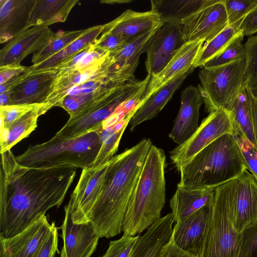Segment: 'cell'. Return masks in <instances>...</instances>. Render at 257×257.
<instances>
[{
  "mask_svg": "<svg viewBox=\"0 0 257 257\" xmlns=\"http://www.w3.org/2000/svg\"><path fill=\"white\" fill-rule=\"evenodd\" d=\"M247 87L253 97L257 99V84L251 87H248L247 86Z\"/></svg>",
  "mask_w": 257,
  "mask_h": 257,
  "instance_id": "obj_50",
  "label": "cell"
},
{
  "mask_svg": "<svg viewBox=\"0 0 257 257\" xmlns=\"http://www.w3.org/2000/svg\"><path fill=\"white\" fill-rule=\"evenodd\" d=\"M106 54L90 66L58 70L51 92L44 103L43 109L45 113L52 107L57 106L70 88L82 83L95 74L102 66Z\"/></svg>",
  "mask_w": 257,
  "mask_h": 257,
  "instance_id": "obj_27",
  "label": "cell"
},
{
  "mask_svg": "<svg viewBox=\"0 0 257 257\" xmlns=\"http://www.w3.org/2000/svg\"><path fill=\"white\" fill-rule=\"evenodd\" d=\"M174 222L172 212L161 217L139 235L129 257H161L171 240Z\"/></svg>",
  "mask_w": 257,
  "mask_h": 257,
  "instance_id": "obj_24",
  "label": "cell"
},
{
  "mask_svg": "<svg viewBox=\"0 0 257 257\" xmlns=\"http://www.w3.org/2000/svg\"><path fill=\"white\" fill-rule=\"evenodd\" d=\"M159 27L146 31L130 39L119 48L107 52L109 70L130 79H135L134 73L140 55L145 52L150 40Z\"/></svg>",
  "mask_w": 257,
  "mask_h": 257,
  "instance_id": "obj_20",
  "label": "cell"
},
{
  "mask_svg": "<svg viewBox=\"0 0 257 257\" xmlns=\"http://www.w3.org/2000/svg\"><path fill=\"white\" fill-rule=\"evenodd\" d=\"M138 237L123 234L120 238L109 242L107 250L101 257H129Z\"/></svg>",
  "mask_w": 257,
  "mask_h": 257,
  "instance_id": "obj_41",
  "label": "cell"
},
{
  "mask_svg": "<svg viewBox=\"0 0 257 257\" xmlns=\"http://www.w3.org/2000/svg\"><path fill=\"white\" fill-rule=\"evenodd\" d=\"M128 41L118 35L101 33L100 37L93 43V46L97 50L104 52H109L119 48Z\"/></svg>",
  "mask_w": 257,
  "mask_h": 257,
  "instance_id": "obj_43",
  "label": "cell"
},
{
  "mask_svg": "<svg viewBox=\"0 0 257 257\" xmlns=\"http://www.w3.org/2000/svg\"><path fill=\"white\" fill-rule=\"evenodd\" d=\"M228 26L223 0L218 1L193 14L182 23L185 42L211 41Z\"/></svg>",
  "mask_w": 257,
  "mask_h": 257,
  "instance_id": "obj_13",
  "label": "cell"
},
{
  "mask_svg": "<svg viewBox=\"0 0 257 257\" xmlns=\"http://www.w3.org/2000/svg\"><path fill=\"white\" fill-rule=\"evenodd\" d=\"M185 43L182 25L163 23L153 35L146 49L148 74L153 77L163 70Z\"/></svg>",
  "mask_w": 257,
  "mask_h": 257,
  "instance_id": "obj_12",
  "label": "cell"
},
{
  "mask_svg": "<svg viewBox=\"0 0 257 257\" xmlns=\"http://www.w3.org/2000/svg\"><path fill=\"white\" fill-rule=\"evenodd\" d=\"M104 26L97 25L87 28L77 39L61 51L45 60L30 67L33 70L56 69L60 65L88 48L102 33Z\"/></svg>",
  "mask_w": 257,
  "mask_h": 257,
  "instance_id": "obj_31",
  "label": "cell"
},
{
  "mask_svg": "<svg viewBox=\"0 0 257 257\" xmlns=\"http://www.w3.org/2000/svg\"><path fill=\"white\" fill-rule=\"evenodd\" d=\"M55 225L46 239L33 257H55L58 249V230Z\"/></svg>",
  "mask_w": 257,
  "mask_h": 257,
  "instance_id": "obj_44",
  "label": "cell"
},
{
  "mask_svg": "<svg viewBox=\"0 0 257 257\" xmlns=\"http://www.w3.org/2000/svg\"><path fill=\"white\" fill-rule=\"evenodd\" d=\"M161 257H198L177 247L171 238Z\"/></svg>",
  "mask_w": 257,
  "mask_h": 257,
  "instance_id": "obj_48",
  "label": "cell"
},
{
  "mask_svg": "<svg viewBox=\"0 0 257 257\" xmlns=\"http://www.w3.org/2000/svg\"><path fill=\"white\" fill-rule=\"evenodd\" d=\"M1 257V256H0Z\"/></svg>",
  "mask_w": 257,
  "mask_h": 257,
  "instance_id": "obj_51",
  "label": "cell"
},
{
  "mask_svg": "<svg viewBox=\"0 0 257 257\" xmlns=\"http://www.w3.org/2000/svg\"><path fill=\"white\" fill-rule=\"evenodd\" d=\"M237 179L214 189L207 230L201 257H237L240 233L233 222Z\"/></svg>",
  "mask_w": 257,
  "mask_h": 257,
  "instance_id": "obj_6",
  "label": "cell"
},
{
  "mask_svg": "<svg viewBox=\"0 0 257 257\" xmlns=\"http://www.w3.org/2000/svg\"><path fill=\"white\" fill-rule=\"evenodd\" d=\"M99 130V126L71 139L52 137L46 142L29 146L15 159L20 165L31 168H91L101 147Z\"/></svg>",
  "mask_w": 257,
  "mask_h": 257,
  "instance_id": "obj_5",
  "label": "cell"
},
{
  "mask_svg": "<svg viewBox=\"0 0 257 257\" xmlns=\"http://www.w3.org/2000/svg\"><path fill=\"white\" fill-rule=\"evenodd\" d=\"M54 34L47 26H35L25 30L0 50V66L21 65L27 56L45 46Z\"/></svg>",
  "mask_w": 257,
  "mask_h": 257,
  "instance_id": "obj_17",
  "label": "cell"
},
{
  "mask_svg": "<svg viewBox=\"0 0 257 257\" xmlns=\"http://www.w3.org/2000/svg\"><path fill=\"white\" fill-rule=\"evenodd\" d=\"M246 87L251 103L253 129L255 135V138L256 143L257 149V99L255 98L250 93L248 88Z\"/></svg>",
  "mask_w": 257,
  "mask_h": 257,
  "instance_id": "obj_49",
  "label": "cell"
},
{
  "mask_svg": "<svg viewBox=\"0 0 257 257\" xmlns=\"http://www.w3.org/2000/svg\"><path fill=\"white\" fill-rule=\"evenodd\" d=\"M227 110L232 115L233 133L256 149L251 103L246 86L242 87Z\"/></svg>",
  "mask_w": 257,
  "mask_h": 257,
  "instance_id": "obj_32",
  "label": "cell"
},
{
  "mask_svg": "<svg viewBox=\"0 0 257 257\" xmlns=\"http://www.w3.org/2000/svg\"><path fill=\"white\" fill-rule=\"evenodd\" d=\"M247 170L233 134H225L207 146L178 170L177 187L215 189L237 179Z\"/></svg>",
  "mask_w": 257,
  "mask_h": 257,
  "instance_id": "obj_3",
  "label": "cell"
},
{
  "mask_svg": "<svg viewBox=\"0 0 257 257\" xmlns=\"http://www.w3.org/2000/svg\"><path fill=\"white\" fill-rule=\"evenodd\" d=\"M204 43L196 41L185 42L174 55L164 69L151 77L139 105L160 87L182 73L195 66L194 64Z\"/></svg>",
  "mask_w": 257,
  "mask_h": 257,
  "instance_id": "obj_19",
  "label": "cell"
},
{
  "mask_svg": "<svg viewBox=\"0 0 257 257\" xmlns=\"http://www.w3.org/2000/svg\"><path fill=\"white\" fill-rule=\"evenodd\" d=\"M55 225L43 215L21 233L10 238L0 237V256L33 257Z\"/></svg>",
  "mask_w": 257,
  "mask_h": 257,
  "instance_id": "obj_14",
  "label": "cell"
},
{
  "mask_svg": "<svg viewBox=\"0 0 257 257\" xmlns=\"http://www.w3.org/2000/svg\"><path fill=\"white\" fill-rule=\"evenodd\" d=\"M237 257H257V221L240 232Z\"/></svg>",
  "mask_w": 257,
  "mask_h": 257,
  "instance_id": "obj_40",
  "label": "cell"
},
{
  "mask_svg": "<svg viewBox=\"0 0 257 257\" xmlns=\"http://www.w3.org/2000/svg\"><path fill=\"white\" fill-rule=\"evenodd\" d=\"M151 78L148 74L142 80L134 79L112 88L80 112L70 116L53 138L71 139L95 131L98 126L121 106L132 100L141 99Z\"/></svg>",
  "mask_w": 257,
  "mask_h": 257,
  "instance_id": "obj_7",
  "label": "cell"
},
{
  "mask_svg": "<svg viewBox=\"0 0 257 257\" xmlns=\"http://www.w3.org/2000/svg\"><path fill=\"white\" fill-rule=\"evenodd\" d=\"M42 104H14L0 106L1 131L8 129L15 121Z\"/></svg>",
  "mask_w": 257,
  "mask_h": 257,
  "instance_id": "obj_39",
  "label": "cell"
},
{
  "mask_svg": "<svg viewBox=\"0 0 257 257\" xmlns=\"http://www.w3.org/2000/svg\"><path fill=\"white\" fill-rule=\"evenodd\" d=\"M164 151L152 145L146 157L135 191L123 219V234L134 236L161 218L166 201Z\"/></svg>",
  "mask_w": 257,
  "mask_h": 257,
  "instance_id": "obj_4",
  "label": "cell"
},
{
  "mask_svg": "<svg viewBox=\"0 0 257 257\" xmlns=\"http://www.w3.org/2000/svg\"><path fill=\"white\" fill-rule=\"evenodd\" d=\"M227 134H233L231 112L225 109L212 111L191 137L170 152V159L178 170L201 150Z\"/></svg>",
  "mask_w": 257,
  "mask_h": 257,
  "instance_id": "obj_9",
  "label": "cell"
},
{
  "mask_svg": "<svg viewBox=\"0 0 257 257\" xmlns=\"http://www.w3.org/2000/svg\"><path fill=\"white\" fill-rule=\"evenodd\" d=\"M245 86L251 87L257 84V35L249 37L245 43Z\"/></svg>",
  "mask_w": 257,
  "mask_h": 257,
  "instance_id": "obj_37",
  "label": "cell"
},
{
  "mask_svg": "<svg viewBox=\"0 0 257 257\" xmlns=\"http://www.w3.org/2000/svg\"><path fill=\"white\" fill-rule=\"evenodd\" d=\"M85 30L86 29L54 33L49 41L34 54L32 59V63L33 64H38L61 51L81 36Z\"/></svg>",
  "mask_w": 257,
  "mask_h": 257,
  "instance_id": "obj_35",
  "label": "cell"
},
{
  "mask_svg": "<svg viewBox=\"0 0 257 257\" xmlns=\"http://www.w3.org/2000/svg\"><path fill=\"white\" fill-rule=\"evenodd\" d=\"M238 29L244 36L257 32V5L240 21Z\"/></svg>",
  "mask_w": 257,
  "mask_h": 257,
  "instance_id": "obj_45",
  "label": "cell"
},
{
  "mask_svg": "<svg viewBox=\"0 0 257 257\" xmlns=\"http://www.w3.org/2000/svg\"><path fill=\"white\" fill-rule=\"evenodd\" d=\"M152 145L150 139H144L110 160L103 189L89 217L99 238H109L122 231L127 208Z\"/></svg>",
  "mask_w": 257,
  "mask_h": 257,
  "instance_id": "obj_2",
  "label": "cell"
},
{
  "mask_svg": "<svg viewBox=\"0 0 257 257\" xmlns=\"http://www.w3.org/2000/svg\"><path fill=\"white\" fill-rule=\"evenodd\" d=\"M60 228L63 239L60 257H90L95 250L99 237L91 223H74L68 206L65 207V217Z\"/></svg>",
  "mask_w": 257,
  "mask_h": 257,
  "instance_id": "obj_15",
  "label": "cell"
},
{
  "mask_svg": "<svg viewBox=\"0 0 257 257\" xmlns=\"http://www.w3.org/2000/svg\"><path fill=\"white\" fill-rule=\"evenodd\" d=\"M195 68L194 66L175 77L160 87L143 102L138 107L130 121V131H133L141 123L156 116Z\"/></svg>",
  "mask_w": 257,
  "mask_h": 257,
  "instance_id": "obj_26",
  "label": "cell"
},
{
  "mask_svg": "<svg viewBox=\"0 0 257 257\" xmlns=\"http://www.w3.org/2000/svg\"><path fill=\"white\" fill-rule=\"evenodd\" d=\"M110 160L96 168L82 170L67 205L74 223L89 222L91 211L103 189Z\"/></svg>",
  "mask_w": 257,
  "mask_h": 257,
  "instance_id": "obj_11",
  "label": "cell"
},
{
  "mask_svg": "<svg viewBox=\"0 0 257 257\" xmlns=\"http://www.w3.org/2000/svg\"><path fill=\"white\" fill-rule=\"evenodd\" d=\"M245 55L230 63L212 68L203 67L199 72L200 91L205 108L210 113L227 109L243 87Z\"/></svg>",
  "mask_w": 257,
  "mask_h": 257,
  "instance_id": "obj_8",
  "label": "cell"
},
{
  "mask_svg": "<svg viewBox=\"0 0 257 257\" xmlns=\"http://www.w3.org/2000/svg\"><path fill=\"white\" fill-rule=\"evenodd\" d=\"M233 135L242 152L247 170L257 179V149L243 138L234 133Z\"/></svg>",
  "mask_w": 257,
  "mask_h": 257,
  "instance_id": "obj_42",
  "label": "cell"
},
{
  "mask_svg": "<svg viewBox=\"0 0 257 257\" xmlns=\"http://www.w3.org/2000/svg\"><path fill=\"white\" fill-rule=\"evenodd\" d=\"M233 222L237 232L257 221V179L247 170L237 178Z\"/></svg>",
  "mask_w": 257,
  "mask_h": 257,
  "instance_id": "obj_22",
  "label": "cell"
},
{
  "mask_svg": "<svg viewBox=\"0 0 257 257\" xmlns=\"http://www.w3.org/2000/svg\"><path fill=\"white\" fill-rule=\"evenodd\" d=\"M239 24L227 26L209 42L204 43L195 61V67H203L208 61L220 53L240 31Z\"/></svg>",
  "mask_w": 257,
  "mask_h": 257,
  "instance_id": "obj_34",
  "label": "cell"
},
{
  "mask_svg": "<svg viewBox=\"0 0 257 257\" xmlns=\"http://www.w3.org/2000/svg\"><path fill=\"white\" fill-rule=\"evenodd\" d=\"M243 37L240 31L220 53L206 62L203 67L223 66L243 57L245 55V44L242 43Z\"/></svg>",
  "mask_w": 257,
  "mask_h": 257,
  "instance_id": "obj_36",
  "label": "cell"
},
{
  "mask_svg": "<svg viewBox=\"0 0 257 257\" xmlns=\"http://www.w3.org/2000/svg\"><path fill=\"white\" fill-rule=\"evenodd\" d=\"M78 0H35L29 22L31 28L47 26L67 20Z\"/></svg>",
  "mask_w": 257,
  "mask_h": 257,
  "instance_id": "obj_30",
  "label": "cell"
},
{
  "mask_svg": "<svg viewBox=\"0 0 257 257\" xmlns=\"http://www.w3.org/2000/svg\"><path fill=\"white\" fill-rule=\"evenodd\" d=\"M163 23L151 10L144 12L127 10L113 21L103 25L102 33H112L128 40L150 29L158 28Z\"/></svg>",
  "mask_w": 257,
  "mask_h": 257,
  "instance_id": "obj_25",
  "label": "cell"
},
{
  "mask_svg": "<svg viewBox=\"0 0 257 257\" xmlns=\"http://www.w3.org/2000/svg\"><path fill=\"white\" fill-rule=\"evenodd\" d=\"M44 103L29 111L15 121L8 129L1 131V154L11 149L28 137L37 127L38 117L45 113Z\"/></svg>",
  "mask_w": 257,
  "mask_h": 257,
  "instance_id": "obj_33",
  "label": "cell"
},
{
  "mask_svg": "<svg viewBox=\"0 0 257 257\" xmlns=\"http://www.w3.org/2000/svg\"><path fill=\"white\" fill-rule=\"evenodd\" d=\"M32 69L28 67V69L21 74L13 77L7 82L0 84V94L7 93H10L18 85L21 83L28 76Z\"/></svg>",
  "mask_w": 257,
  "mask_h": 257,
  "instance_id": "obj_47",
  "label": "cell"
},
{
  "mask_svg": "<svg viewBox=\"0 0 257 257\" xmlns=\"http://www.w3.org/2000/svg\"><path fill=\"white\" fill-rule=\"evenodd\" d=\"M211 204L203 207L176 222L173 228L171 239L177 247L185 252L201 257Z\"/></svg>",
  "mask_w": 257,
  "mask_h": 257,
  "instance_id": "obj_16",
  "label": "cell"
},
{
  "mask_svg": "<svg viewBox=\"0 0 257 257\" xmlns=\"http://www.w3.org/2000/svg\"><path fill=\"white\" fill-rule=\"evenodd\" d=\"M203 103L198 87L190 85L182 91L180 108L169 134L170 138L178 145L186 141L198 128L200 109Z\"/></svg>",
  "mask_w": 257,
  "mask_h": 257,
  "instance_id": "obj_18",
  "label": "cell"
},
{
  "mask_svg": "<svg viewBox=\"0 0 257 257\" xmlns=\"http://www.w3.org/2000/svg\"><path fill=\"white\" fill-rule=\"evenodd\" d=\"M28 69L21 65H11L0 66V84L21 74Z\"/></svg>",
  "mask_w": 257,
  "mask_h": 257,
  "instance_id": "obj_46",
  "label": "cell"
},
{
  "mask_svg": "<svg viewBox=\"0 0 257 257\" xmlns=\"http://www.w3.org/2000/svg\"><path fill=\"white\" fill-rule=\"evenodd\" d=\"M218 0H153L151 11L163 23L182 25L183 21Z\"/></svg>",
  "mask_w": 257,
  "mask_h": 257,
  "instance_id": "obj_29",
  "label": "cell"
},
{
  "mask_svg": "<svg viewBox=\"0 0 257 257\" xmlns=\"http://www.w3.org/2000/svg\"><path fill=\"white\" fill-rule=\"evenodd\" d=\"M58 71L56 69H32L24 81L9 93L10 105L44 103L51 92Z\"/></svg>",
  "mask_w": 257,
  "mask_h": 257,
  "instance_id": "obj_21",
  "label": "cell"
},
{
  "mask_svg": "<svg viewBox=\"0 0 257 257\" xmlns=\"http://www.w3.org/2000/svg\"><path fill=\"white\" fill-rule=\"evenodd\" d=\"M107 54L101 67L85 82L70 88L57 105L64 109L70 116L80 112L112 88L131 80L109 71Z\"/></svg>",
  "mask_w": 257,
  "mask_h": 257,
  "instance_id": "obj_10",
  "label": "cell"
},
{
  "mask_svg": "<svg viewBox=\"0 0 257 257\" xmlns=\"http://www.w3.org/2000/svg\"><path fill=\"white\" fill-rule=\"evenodd\" d=\"M228 26L239 24L257 5V0H223Z\"/></svg>",
  "mask_w": 257,
  "mask_h": 257,
  "instance_id": "obj_38",
  "label": "cell"
},
{
  "mask_svg": "<svg viewBox=\"0 0 257 257\" xmlns=\"http://www.w3.org/2000/svg\"><path fill=\"white\" fill-rule=\"evenodd\" d=\"M0 237L21 233L63 203L77 168H31L19 164L11 150L1 153Z\"/></svg>",
  "mask_w": 257,
  "mask_h": 257,
  "instance_id": "obj_1",
  "label": "cell"
},
{
  "mask_svg": "<svg viewBox=\"0 0 257 257\" xmlns=\"http://www.w3.org/2000/svg\"><path fill=\"white\" fill-rule=\"evenodd\" d=\"M215 189H185L177 187L170 200L174 222L186 218L203 207L211 204Z\"/></svg>",
  "mask_w": 257,
  "mask_h": 257,
  "instance_id": "obj_28",
  "label": "cell"
},
{
  "mask_svg": "<svg viewBox=\"0 0 257 257\" xmlns=\"http://www.w3.org/2000/svg\"><path fill=\"white\" fill-rule=\"evenodd\" d=\"M35 0L0 1V42H8L30 28L29 22Z\"/></svg>",
  "mask_w": 257,
  "mask_h": 257,
  "instance_id": "obj_23",
  "label": "cell"
}]
</instances>
